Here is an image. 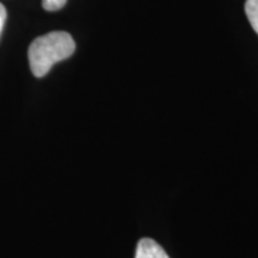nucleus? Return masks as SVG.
I'll list each match as a JSON object with an SVG mask.
<instances>
[{"label": "nucleus", "mask_w": 258, "mask_h": 258, "mask_svg": "<svg viewBox=\"0 0 258 258\" xmlns=\"http://www.w3.org/2000/svg\"><path fill=\"white\" fill-rule=\"evenodd\" d=\"M76 50V43L69 32L53 31L32 41L28 50L31 72L42 78L54 63L69 59Z\"/></svg>", "instance_id": "1"}, {"label": "nucleus", "mask_w": 258, "mask_h": 258, "mask_svg": "<svg viewBox=\"0 0 258 258\" xmlns=\"http://www.w3.org/2000/svg\"><path fill=\"white\" fill-rule=\"evenodd\" d=\"M135 258H170L165 250L151 238H143L138 243Z\"/></svg>", "instance_id": "2"}, {"label": "nucleus", "mask_w": 258, "mask_h": 258, "mask_svg": "<svg viewBox=\"0 0 258 258\" xmlns=\"http://www.w3.org/2000/svg\"><path fill=\"white\" fill-rule=\"evenodd\" d=\"M245 14L247 16L251 27L258 35V0H246L245 3Z\"/></svg>", "instance_id": "3"}, {"label": "nucleus", "mask_w": 258, "mask_h": 258, "mask_svg": "<svg viewBox=\"0 0 258 258\" xmlns=\"http://www.w3.org/2000/svg\"><path fill=\"white\" fill-rule=\"evenodd\" d=\"M67 0H42V6L47 11H57L66 5Z\"/></svg>", "instance_id": "4"}, {"label": "nucleus", "mask_w": 258, "mask_h": 258, "mask_svg": "<svg viewBox=\"0 0 258 258\" xmlns=\"http://www.w3.org/2000/svg\"><path fill=\"white\" fill-rule=\"evenodd\" d=\"M5 21H6V10H5V6L0 3V35H2L3 28H4Z\"/></svg>", "instance_id": "5"}]
</instances>
